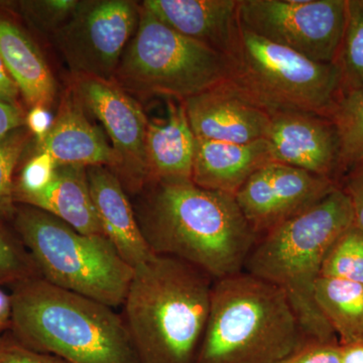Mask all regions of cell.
<instances>
[{"instance_id":"cell-13","label":"cell","mask_w":363,"mask_h":363,"mask_svg":"<svg viewBox=\"0 0 363 363\" xmlns=\"http://www.w3.org/2000/svg\"><path fill=\"white\" fill-rule=\"evenodd\" d=\"M266 140L272 162L340 184V143L328 117L295 111L272 114Z\"/></svg>"},{"instance_id":"cell-9","label":"cell","mask_w":363,"mask_h":363,"mask_svg":"<svg viewBox=\"0 0 363 363\" xmlns=\"http://www.w3.org/2000/svg\"><path fill=\"white\" fill-rule=\"evenodd\" d=\"M347 0H240V26L319 63H334Z\"/></svg>"},{"instance_id":"cell-24","label":"cell","mask_w":363,"mask_h":363,"mask_svg":"<svg viewBox=\"0 0 363 363\" xmlns=\"http://www.w3.org/2000/svg\"><path fill=\"white\" fill-rule=\"evenodd\" d=\"M330 119L337 130L344 177L363 162V89L341 97Z\"/></svg>"},{"instance_id":"cell-5","label":"cell","mask_w":363,"mask_h":363,"mask_svg":"<svg viewBox=\"0 0 363 363\" xmlns=\"http://www.w3.org/2000/svg\"><path fill=\"white\" fill-rule=\"evenodd\" d=\"M306 341L285 293L242 271L213 281L195 363H276Z\"/></svg>"},{"instance_id":"cell-29","label":"cell","mask_w":363,"mask_h":363,"mask_svg":"<svg viewBox=\"0 0 363 363\" xmlns=\"http://www.w3.org/2000/svg\"><path fill=\"white\" fill-rule=\"evenodd\" d=\"M57 167L47 152H35L23 167L20 178L14 183V200L18 196L33 194L47 187L54 179Z\"/></svg>"},{"instance_id":"cell-19","label":"cell","mask_w":363,"mask_h":363,"mask_svg":"<svg viewBox=\"0 0 363 363\" xmlns=\"http://www.w3.org/2000/svg\"><path fill=\"white\" fill-rule=\"evenodd\" d=\"M196 136L183 102H168L162 121H149L145 157L152 182L192 181Z\"/></svg>"},{"instance_id":"cell-27","label":"cell","mask_w":363,"mask_h":363,"mask_svg":"<svg viewBox=\"0 0 363 363\" xmlns=\"http://www.w3.org/2000/svg\"><path fill=\"white\" fill-rule=\"evenodd\" d=\"M35 277L39 272L18 234L0 224V286H13Z\"/></svg>"},{"instance_id":"cell-1","label":"cell","mask_w":363,"mask_h":363,"mask_svg":"<svg viewBox=\"0 0 363 363\" xmlns=\"http://www.w3.org/2000/svg\"><path fill=\"white\" fill-rule=\"evenodd\" d=\"M136 218L150 250L219 279L243 271L257 233L235 196L192 181L152 182Z\"/></svg>"},{"instance_id":"cell-25","label":"cell","mask_w":363,"mask_h":363,"mask_svg":"<svg viewBox=\"0 0 363 363\" xmlns=\"http://www.w3.org/2000/svg\"><path fill=\"white\" fill-rule=\"evenodd\" d=\"M320 277L363 285V230L359 227L353 224L332 245Z\"/></svg>"},{"instance_id":"cell-35","label":"cell","mask_w":363,"mask_h":363,"mask_svg":"<svg viewBox=\"0 0 363 363\" xmlns=\"http://www.w3.org/2000/svg\"><path fill=\"white\" fill-rule=\"evenodd\" d=\"M20 94L18 85L14 82L13 77L0 58V100L7 102V104L20 105L18 104Z\"/></svg>"},{"instance_id":"cell-6","label":"cell","mask_w":363,"mask_h":363,"mask_svg":"<svg viewBox=\"0 0 363 363\" xmlns=\"http://www.w3.org/2000/svg\"><path fill=\"white\" fill-rule=\"evenodd\" d=\"M14 229L40 278L111 308L123 306L133 276L104 235H87L38 208L21 205Z\"/></svg>"},{"instance_id":"cell-7","label":"cell","mask_w":363,"mask_h":363,"mask_svg":"<svg viewBox=\"0 0 363 363\" xmlns=\"http://www.w3.org/2000/svg\"><path fill=\"white\" fill-rule=\"evenodd\" d=\"M231 60L185 37L140 6L138 28L113 81L126 92L185 101L230 81Z\"/></svg>"},{"instance_id":"cell-32","label":"cell","mask_w":363,"mask_h":363,"mask_svg":"<svg viewBox=\"0 0 363 363\" xmlns=\"http://www.w3.org/2000/svg\"><path fill=\"white\" fill-rule=\"evenodd\" d=\"M339 186L350 199L355 225L363 230V162L351 169Z\"/></svg>"},{"instance_id":"cell-11","label":"cell","mask_w":363,"mask_h":363,"mask_svg":"<svg viewBox=\"0 0 363 363\" xmlns=\"http://www.w3.org/2000/svg\"><path fill=\"white\" fill-rule=\"evenodd\" d=\"M71 88L86 111L104 125L118 157L116 176L131 191H140L150 179L145 157L147 121L143 107L114 81L73 76Z\"/></svg>"},{"instance_id":"cell-31","label":"cell","mask_w":363,"mask_h":363,"mask_svg":"<svg viewBox=\"0 0 363 363\" xmlns=\"http://www.w3.org/2000/svg\"><path fill=\"white\" fill-rule=\"evenodd\" d=\"M340 351L338 341L307 340L276 363H340Z\"/></svg>"},{"instance_id":"cell-4","label":"cell","mask_w":363,"mask_h":363,"mask_svg":"<svg viewBox=\"0 0 363 363\" xmlns=\"http://www.w3.org/2000/svg\"><path fill=\"white\" fill-rule=\"evenodd\" d=\"M354 224L350 199L339 186L316 205L257 238L243 271L285 293L307 340L338 341L315 300L327 252Z\"/></svg>"},{"instance_id":"cell-30","label":"cell","mask_w":363,"mask_h":363,"mask_svg":"<svg viewBox=\"0 0 363 363\" xmlns=\"http://www.w3.org/2000/svg\"><path fill=\"white\" fill-rule=\"evenodd\" d=\"M0 363H68L26 346L11 330L0 334Z\"/></svg>"},{"instance_id":"cell-17","label":"cell","mask_w":363,"mask_h":363,"mask_svg":"<svg viewBox=\"0 0 363 363\" xmlns=\"http://www.w3.org/2000/svg\"><path fill=\"white\" fill-rule=\"evenodd\" d=\"M87 178L105 238L133 269L152 259L156 253L147 245L135 209L116 174L106 167H89Z\"/></svg>"},{"instance_id":"cell-22","label":"cell","mask_w":363,"mask_h":363,"mask_svg":"<svg viewBox=\"0 0 363 363\" xmlns=\"http://www.w3.org/2000/svg\"><path fill=\"white\" fill-rule=\"evenodd\" d=\"M315 300L340 345L363 342V285L320 277Z\"/></svg>"},{"instance_id":"cell-8","label":"cell","mask_w":363,"mask_h":363,"mask_svg":"<svg viewBox=\"0 0 363 363\" xmlns=\"http://www.w3.org/2000/svg\"><path fill=\"white\" fill-rule=\"evenodd\" d=\"M230 60V82L269 113L306 112L330 118L340 98L333 63L312 61L245 28Z\"/></svg>"},{"instance_id":"cell-14","label":"cell","mask_w":363,"mask_h":363,"mask_svg":"<svg viewBox=\"0 0 363 363\" xmlns=\"http://www.w3.org/2000/svg\"><path fill=\"white\" fill-rule=\"evenodd\" d=\"M183 102L196 138L216 142L250 143L266 140L272 114L230 82Z\"/></svg>"},{"instance_id":"cell-18","label":"cell","mask_w":363,"mask_h":363,"mask_svg":"<svg viewBox=\"0 0 363 363\" xmlns=\"http://www.w3.org/2000/svg\"><path fill=\"white\" fill-rule=\"evenodd\" d=\"M269 162L267 140L233 143L196 138L192 182L207 190L235 196L255 172Z\"/></svg>"},{"instance_id":"cell-23","label":"cell","mask_w":363,"mask_h":363,"mask_svg":"<svg viewBox=\"0 0 363 363\" xmlns=\"http://www.w3.org/2000/svg\"><path fill=\"white\" fill-rule=\"evenodd\" d=\"M333 64L338 70L340 98L363 89V0L346 2L342 40Z\"/></svg>"},{"instance_id":"cell-28","label":"cell","mask_w":363,"mask_h":363,"mask_svg":"<svg viewBox=\"0 0 363 363\" xmlns=\"http://www.w3.org/2000/svg\"><path fill=\"white\" fill-rule=\"evenodd\" d=\"M21 11L33 25L55 33L69 21L80 4L78 0H30L21 1Z\"/></svg>"},{"instance_id":"cell-21","label":"cell","mask_w":363,"mask_h":363,"mask_svg":"<svg viewBox=\"0 0 363 363\" xmlns=\"http://www.w3.org/2000/svg\"><path fill=\"white\" fill-rule=\"evenodd\" d=\"M0 58L26 104L49 108L57 82L35 43L14 21L0 16Z\"/></svg>"},{"instance_id":"cell-16","label":"cell","mask_w":363,"mask_h":363,"mask_svg":"<svg viewBox=\"0 0 363 363\" xmlns=\"http://www.w3.org/2000/svg\"><path fill=\"white\" fill-rule=\"evenodd\" d=\"M35 152H47L58 166H104L117 173L119 162L101 128L90 123L72 88L66 91L49 133Z\"/></svg>"},{"instance_id":"cell-26","label":"cell","mask_w":363,"mask_h":363,"mask_svg":"<svg viewBox=\"0 0 363 363\" xmlns=\"http://www.w3.org/2000/svg\"><path fill=\"white\" fill-rule=\"evenodd\" d=\"M28 135L23 128L0 140V217L13 220L16 213L13 172L28 143Z\"/></svg>"},{"instance_id":"cell-37","label":"cell","mask_w":363,"mask_h":363,"mask_svg":"<svg viewBox=\"0 0 363 363\" xmlns=\"http://www.w3.org/2000/svg\"><path fill=\"white\" fill-rule=\"evenodd\" d=\"M340 363H363V342L340 345Z\"/></svg>"},{"instance_id":"cell-12","label":"cell","mask_w":363,"mask_h":363,"mask_svg":"<svg viewBox=\"0 0 363 363\" xmlns=\"http://www.w3.org/2000/svg\"><path fill=\"white\" fill-rule=\"evenodd\" d=\"M338 187L331 179L269 162L243 184L235 199L259 238L314 206Z\"/></svg>"},{"instance_id":"cell-2","label":"cell","mask_w":363,"mask_h":363,"mask_svg":"<svg viewBox=\"0 0 363 363\" xmlns=\"http://www.w3.org/2000/svg\"><path fill=\"white\" fill-rule=\"evenodd\" d=\"M214 279L175 257L155 255L133 269L123 318L140 363H195Z\"/></svg>"},{"instance_id":"cell-36","label":"cell","mask_w":363,"mask_h":363,"mask_svg":"<svg viewBox=\"0 0 363 363\" xmlns=\"http://www.w3.org/2000/svg\"><path fill=\"white\" fill-rule=\"evenodd\" d=\"M11 294H7L0 286V334L9 330V327H11Z\"/></svg>"},{"instance_id":"cell-34","label":"cell","mask_w":363,"mask_h":363,"mask_svg":"<svg viewBox=\"0 0 363 363\" xmlns=\"http://www.w3.org/2000/svg\"><path fill=\"white\" fill-rule=\"evenodd\" d=\"M26 125V114L20 105L0 100V140Z\"/></svg>"},{"instance_id":"cell-3","label":"cell","mask_w":363,"mask_h":363,"mask_svg":"<svg viewBox=\"0 0 363 363\" xmlns=\"http://www.w3.org/2000/svg\"><path fill=\"white\" fill-rule=\"evenodd\" d=\"M9 330L28 347L68 363H140L123 316L48 283L21 281L11 293Z\"/></svg>"},{"instance_id":"cell-33","label":"cell","mask_w":363,"mask_h":363,"mask_svg":"<svg viewBox=\"0 0 363 363\" xmlns=\"http://www.w3.org/2000/svg\"><path fill=\"white\" fill-rule=\"evenodd\" d=\"M54 118L49 108L45 106H33L26 116V125L35 135L37 143H42L51 130Z\"/></svg>"},{"instance_id":"cell-15","label":"cell","mask_w":363,"mask_h":363,"mask_svg":"<svg viewBox=\"0 0 363 363\" xmlns=\"http://www.w3.org/2000/svg\"><path fill=\"white\" fill-rule=\"evenodd\" d=\"M240 0H145L143 9L177 33L225 55L238 49Z\"/></svg>"},{"instance_id":"cell-10","label":"cell","mask_w":363,"mask_h":363,"mask_svg":"<svg viewBox=\"0 0 363 363\" xmlns=\"http://www.w3.org/2000/svg\"><path fill=\"white\" fill-rule=\"evenodd\" d=\"M138 18L140 4L130 0L80 1L55 43L73 76L113 81Z\"/></svg>"},{"instance_id":"cell-20","label":"cell","mask_w":363,"mask_h":363,"mask_svg":"<svg viewBox=\"0 0 363 363\" xmlns=\"http://www.w3.org/2000/svg\"><path fill=\"white\" fill-rule=\"evenodd\" d=\"M16 204L43 210L87 235H104L93 204L87 168L58 166L51 183L40 192L18 196Z\"/></svg>"}]
</instances>
